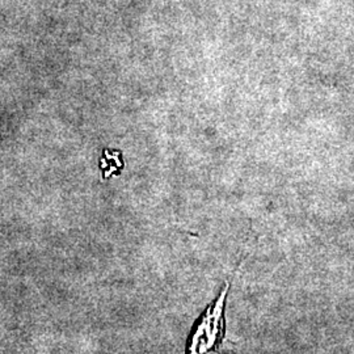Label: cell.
<instances>
[{"label": "cell", "mask_w": 354, "mask_h": 354, "mask_svg": "<svg viewBox=\"0 0 354 354\" xmlns=\"http://www.w3.org/2000/svg\"><path fill=\"white\" fill-rule=\"evenodd\" d=\"M230 285L226 283L218 298L210 304L190 333L185 354H213L223 340L225 308Z\"/></svg>", "instance_id": "cell-1"}]
</instances>
